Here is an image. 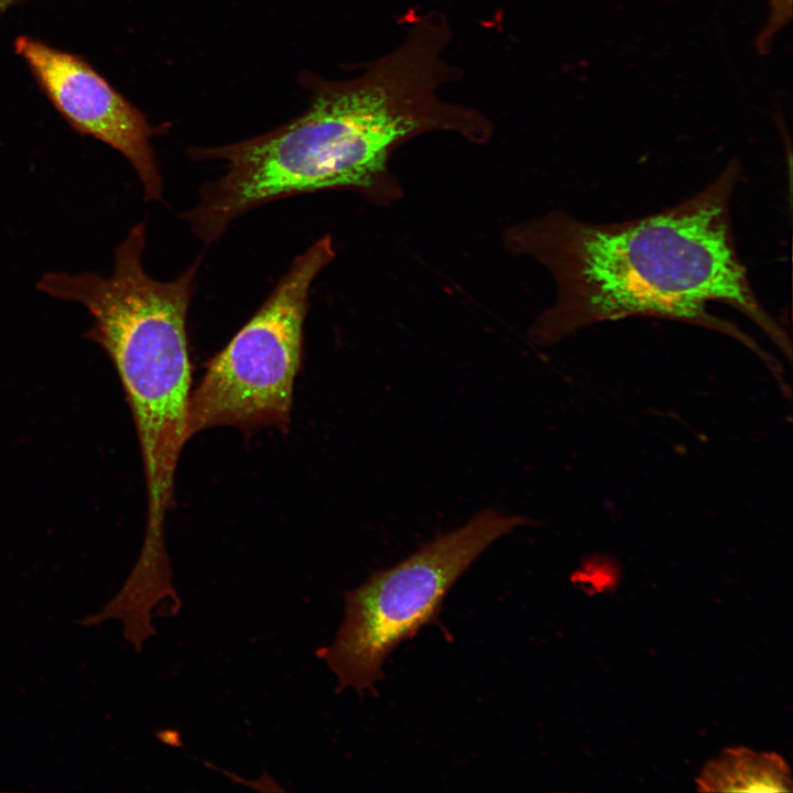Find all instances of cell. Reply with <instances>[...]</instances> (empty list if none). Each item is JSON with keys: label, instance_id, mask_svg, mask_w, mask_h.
Masks as SVG:
<instances>
[{"label": "cell", "instance_id": "5b68a950", "mask_svg": "<svg viewBox=\"0 0 793 793\" xmlns=\"http://www.w3.org/2000/svg\"><path fill=\"white\" fill-rule=\"evenodd\" d=\"M334 258L328 235L297 256L257 313L207 362L191 393V436L224 425L286 430L311 287Z\"/></svg>", "mask_w": 793, "mask_h": 793}, {"label": "cell", "instance_id": "6da1fadb", "mask_svg": "<svg viewBox=\"0 0 793 793\" xmlns=\"http://www.w3.org/2000/svg\"><path fill=\"white\" fill-rule=\"evenodd\" d=\"M448 35L444 19L415 18L403 42L360 76L302 77L312 98L292 121L245 141L189 149L193 160L225 162L226 173L202 186L182 218L209 245L237 217L285 197L347 189L388 205L403 194L389 169L403 143L441 131L486 143L492 135L486 117L437 96L453 73L443 57Z\"/></svg>", "mask_w": 793, "mask_h": 793}, {"label": "cell", "instance_id": "8992f818", "mask_svg": "<svg viewBox=\"0 0 793 793\" xmlns=\"http://www.w3.org/2000/svg\"><path fill=\"white\" fill-rule=\"evenodd\" d=\"M14 50L69 126L123 155L139 176L145 200H162V175L151 143L160 128L82 57L30 36H18Z\"/></svg>", "mask_w": 793, "mask_h": 793}, {"label": "cell", "instance_id": "9c48e42d", "mask_svg": "<svg viewBox=\"0 0 793 793\" xmlns=\"http://www.w3.org/2000/svg\"><path fill=\"white\" fill-rule=\"evenodd\" d=\"M19 0H0V14Z\"/></svg>", "mask_w": 793, "mask_h": 793}, {"label": "cell", "instance_id": "3957f363", "mask_svg": "<svg viewBox=\"0 0 793 793\" xmlns=\"http://www.w3.org/2000/svg\"><path fill=\"white\" fill-rule=\"evenodd\" d=\"M144 247L145 222L140 221L115 249L109 276L48 272L36 289L82 304L93 317L87 337L115 365L137 427L148 495L143 542L160 546L177 460L191 437L186 321L202 257L176 279L157 281L144 270Z\"/></svg>", "mask_w": 793, "mask_h": 793}, {"label": "cell", "instance_id": "7a4b0ae2", "mask_svg": "<svg viewBox=\"0 0 793 793\" xmlns=\"http://www.w3.org/2000/svg\"><path fill=\"white\" fill-rule=\"evenodd\" d=\"M739 176L732 160L699 193L637 219L596 224L553 210L507 228L506 249L540 262L556 286L553 303L528 329L531 343L544 347L596 323L658 317L724 333L770 365L749 336L707 311L718 302L753 322L790 359L787 334L756 295L737 252L731 198Z\"/></svg>", "mask_w": 793, "mask_h": 793}, {"label": "cell", "instance_id": "ba28073f", "mask_svg": "<svg viewBox=\"0 0 793 793\" xmlns=\"http://www.w3.org/2000/svg\"><path fill=\"white\" fill-rule=\"evenodd\" d=\"M769 18L758 33L754 45L760 55H768L776 35L792 19L793 0H768Z\"/></svg>", "mask_w": 793, "mask_h": 793}, {"label": "cell", "instance_id": "277c9868", "mask_svg": "<svg viewBox=\"0 0 793 793\" xmlns=\"http://www.w3.org/2000/svg\"><path fill=\"white\" fill-rule=\"evenodd\" d=\"M528 523L519 515L481 511L346 591L337 636L317 651L337 676L339 689L371 688L381 678L389 654L436 617L446 594L471 563L493 542Z\"/></svg>", "mask_w": 793, "mask_h": 793}, {"label": "cell", "instance_id": "52a82bcc", "mask_svg": "<svg viewBox=\"0 0 793 793\" xmlns=\"http://www.w3.org/2000/svg\"><path fill=\"white\" fill-rule=\"evenodd\" d=\"M699 792H791L784 758L775 752L731 747L708 761L696 779Z\"/></svg>", "mask_w": 793, "mask_h": 793}]
</instances>
